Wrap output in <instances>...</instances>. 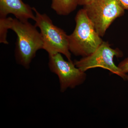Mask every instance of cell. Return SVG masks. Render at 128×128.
<instances>
[{"label": "cell", "instance_id": "9c48e42d", "mask_svg": "<svg viewBox=\"0 0 128 128\" xmlns=\"http://www.w3.org/2000/svg\"><path fill=\"white\" fill-rule=\"evenodd\" d=\"M9 17H0V43L7 44V34L9 30Z\"/></svg>", "mask_w": 128, "mask_h": 128}, {"label": "cell", "instance_id": "4fadbf2b", "mask_svg": "<svg viewBox=\"0 0 128 128\" xmlns=\"http://www.w3.org/2000/svg\"><path fill=\"white\" fill-rule=\"evenodd\" d=\"M126 80H127L128 81V74H127V76H126Z\"/></svg>", "mask_w": 128, "mask_h": 128}, {"label": "cell", "instance_id": "7c38bea8", "mask_svg": "<svg viewBox=\"0 0 128 128\" xmlns=\"http://www.w3.org/2000/svg\"><path fill=\"white\" fill-rule=\"evenodd\" d=\"M93 0H76L78 5L84 6L88 4Z\"/></svg>", "mask_w": 128, "mask_h": 128}, {"label": "cell", "instance_id": "ba28073f", "mask_svg": "<svg viewBox=\"0 0 128 128\" xmlns=\"http://www.w3.org/2000/svg\"><path fill=\"white\" fill-rule=\"evenodd\" d=\"M78 6L76 0H52L51 7L58 15L68 16Z\"/></svg>", "mask_w": 128, "mask_h": 128}, {"label": "cell", "instance_id": "277c9868", "mask_svg": "<svg viewBox=\"0 0 128 128\" xmlns=\"http://www.w3.org/2000/svg\"><path fill=\"white\" fill-rule=\"evenodd\" d=\"M83 8L101 37L116 18L123 16L125 10L116 0H93Z\"/></svg>", "mask_w": 128, "mask_h": 128}, {"label": "cell", "instance_id": "30bf717a", "mask_svg": "<svg viewBox=\"0 0 128 128\" xmlns=\"http://www.w3.org/2000/svg\"><path fill=\"white\" fill-rule=\"evenodd\" d=\"M124 74L128 73V57L121 61L118 66Z\"/></svg>", "mask_w": 128, "mask_h": 128}, {"label": "cell", "instance_id": "6da1fadb", "mask_svg": "<svg viewBox=\"0 0 128 128\" xmlns=\"http://www.w3.org/2000/svg\"><path fill=\"white\" fill-rule=\"evenodd\" d=\"M9 29L14 31L17 38L15 50L16 61L28 69L37 52L43 48L44 42L40 32L35 25L28 21L22 22L9 17Z\"/></svg>", "mask_w": 128, "mask_h": 128}, {"label": "cell", "instance_id": "3957f363", "mask_svg": "<svg viewBox=\"0 0 128 128\" xmlns=\"http://www.w3.org/2000/svg\"><path fill=\"white\" fill-rule=\"evenodd\" d=\"M35 26L38 28L42 38L43 49L48 55L60 53L72 61L71 53L69 47L68 35L60 28L53 23L50 18L45 14H41L34 7Z\"/></svg>", "mask_w": 128, "mask_h": 128}, {"label": "cell", "instance_id": "5b68a950", "mask_svg": "<svg viewBox=\"0 0 128 128\" xmlns=\"http://www.w3.org/2000/svg\"><path fill=\"white\" fill-rule=\"evenodd\" d=\"M123 53L118 49H113L107 42L103 41L91 54L74 62L76 66L84 72L89 69L102 68L109 70L126 80L127 74H124L114 62V57H121Z\"/></svg>", "mask_w": 128, "mask_h": 128}, {"label": "cell", "instance_id": "7a4b0ae2", "mask_svg": "<svg viewBox=\"0 0 128 128\" xmlns=\"http://www.w3.org/2000/svg\"><path fill=\"white\" fill-rule=\"evenodd\" d=\"M75 19L74 30L68 35L69 49L75 56L86 57L94 52L103 41L83 8L78 11Z\"/></svg>", "mask_w": 128, "mask_h": 128}, {"label": "cell", "instance_id": "52a82bcc", "mask_svg": "<svg viewBox=\"0 0 128 128\" xmlns=\"http://www.w3.org/2000/svg\"><path fill=\"white\" fill-rule=\"evenodd\" d=\"M32 8L22 0H0V17H6L12 14L16 19L22 22L29 19L34 21L35 14Z\"/></svg>", "mask_w": 128, "mask_h": 128}, {"label": "cell", "instance_id": "8992f818", "mask_svg": "<svg viewBox=\"0 0 128 128\" xmlns=\"http://www.w3.org/2000/svg\"><path fill=\"white\" fill-rule=\"evenodd\" d=\"M48 57L49 68L58 76L61 92L69 88L73 89L85 82L86 74L77 68L74 62L66 60L60 53L48 55Z\"/></svg>", "mask_w": 128, "mask_h": 128}, {"label": "cell", "instance_id": "8fae6325", "mask_svg": "<svg viewBox=\"0 0 128 128\" xmlns=\"http://www.w3.org/2000/svg\"><path fill=\"white\" fill-rule=\"evenodd\" d=\"M124 10H128V0H116Z\"/></svg>", "mask_w": 128, "mask_h": 128}]
</instances>
